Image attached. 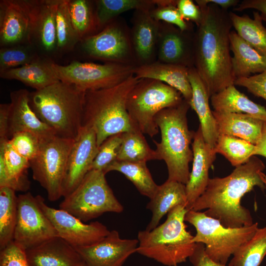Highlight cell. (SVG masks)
Returning <instances> with one entry per match:
<instances>
[{
    "mask_svg": "<svg viewBox=\"0 0 266 266\" xmlns=\"http://www.w3.org/2000/svg\"><path fill=\"white\" fill-rule=\"evenodd\" d=\"M199 7L202 19L195 31L194 67L210 98L234 85L230 40L233 26L228 10L213 4Z\"/></svg>",
    "mask_w": 266,
    "mask_h": 266,
    "instance_id": "6da1fadb",
    "label": "cell"
},
{
    "mask_svg": "<svg viewBox=\"0 0 266 266\" xmlns=\"http://www.w3.org/2000/svg\"><path fill=\"white\" fill-rule=\"evenodd\" d=\"M265 168L264 163L254 156L229 175L209 178L191 210L206 209L203 212L206 215L217 219L226 228L251 226L254 223L250 212L241 205V200L255 186L262 190L266 189L260 175Z\"/></svg>",
    "mask_w": 266,
    "mask_h": 266,
    "instance_id": "7a4b0ae2",
    "label": "cell"
},
{
    "mask_svg": "<svg viewBox=\"0 0 266 266\" xmlns=\"http://www.w3.org/2000/svg\"><path fill=\"white\" fill-rule=\"evenodd\" d=\"M139 80L133 74L113 87L85 92L82 126L94 131L99 147L111 135L135 130L127 111V101Z\"/></svg>",
    "mask_w": 266,
    "mask_h": 266,
    "instance_id": "3957f363",
    "label": "cell"
},
{
    "mask_svg": "<svg viewBox=\"0 0 266 266\" xmlns=\"http://www.w3.org/2000/svg\"><path fill=\"white\" fill-rule=\"evenodd\" d=\"M190 107L183 99L177 105L159 112L155 120L161 132V140H153L160 160L166 164L167 180L185 185L189 179V164L193 159L190 145L195 132L189 130L187 118Z\"/></svg>",
    "mask_w": 266,
    "mask_h": 266,
    "instance_id": "277c9868",
    "label": "cell"
},
{
    "mask_svg": "<svg viewBox=\"0 0 266 266\" xmlns=\"http://www.w3.org/2000/svg\"><path fill=\"white\" fill-rule=\"evenodd\" d=\"M85 92L62 81L30 93L37 117L58 136L74 139L82 127Z\"/></svg>",
    "mask_w": 266,
    "mask_h": 266,
    "instance_id": "5b68a950",
    "label": "cell"
},
{
    "mask_svg": "<svg viewBox=\"0 0 266 266\" xmlns=\"http://www.w3.org/2000/svg\"><path fill=\"white\" fill-rule=\"evenodd\" d=\"M188 210L178 205L168 213L166 220L150 231H140L137 235L136 252L163 265L175 266L193 253L197 243L187 231L185 216Z\"/></svg>",
    "mask_w": 266,
    "mask_h": 266,
    "instance_id": "8992f818",
    "label": "cell"
},
{
    "mask_svg": "<svg viewBox=\"0 0 266 266\" xmlns=\"http://www.w3.org/2000/svg\"><path fill=\"white\" fill-rule=\"evenodd\" d=\"M181 94L171 86L154 79H140L131 91L127 109L133 128L152 137L159 133L155 118L161 110L179 104Z\"/></svg>",
    "mask_w": 266,
    "mask_h": 266,
    "instance_id": "52a82bcc",
    "label": "cell"
},
{
    "mask_svg": "<svg viewBox=\"0 0 266 266\" xmlns=\"http://www.w3.org/2000/svg\"><path fill=\"white\" fill-rule=\"evenodd\" d=\"M185 221L195 228L193 242L205 245L207 256L217 263L225 266L231 256L250 239L258 228V223L237 228H226L217 219L207 216L203 212L193 210L187 211Z\"/></svg>",
    "mask_w": 266,
    "mask_h": 266,
    "instance_id": "ba28073f",
    "label": "cell"
},
{
    "mask_svg": "<svg viewBox=\"0 0 266 266\" xmlns=\"http://www.w3.org/2000/svg\"><path fill=\"white\" fill-rule=\"evenodd\" d=\"M105 174L91 170L79 185L64 199L60 208L83 222L99 217L104 213L123 212L124 207L108 185Z\"/></svg>",
    "mask_w": 266,
    "mask_h": 266,
    "instance_id": "9c48e42d",
    "label": "cell"
},
{
    "mask_svg": "<svg viewBox=\"0 0 266 266\" xmlns=\"http://www.w3.org/2000/svg\"><path fill=\"white\" fill-rule=\"evenodd\" d=\"M135 66L74 61L67 65L53 62L51 67L57 78L86 92L113 87L133 74Z\"/></svg>",
    "mask_w": 266,
    "mask_h": 266,
    "instance_id": "30bf717a",
    "label": "cell"
},
{
    "mask_svg": "<svg viewBox=\"0 0 266 266\" xmlns=\"http://www.w3.org/2000/svg\"><path fill=\"white\" fill-rule=\"evenodd\" d=\"M73 141L55 136L42 142L38 154L30 162L33 178L46 191L51 201L63 197L62 185Z\"/></svg>",
    "mask_w": 266,
    "mask_h": 266,
    "instance_id": "8fae6325",
    "label": "cell"
},
{
    "mask_svg": "<svg viewBox=\"0 0 266 266\" xmlns=\"http://www.w3.org/2000/svg\"><path fill=\"white\" fill-rule=\"evenodd\" d=\"M82 41L83 51L91 58L136 66L131 31L121 18H117L99 33Z\"/></svg>",
    "mask_w": 266,
    "mask_h": 266,
    "instance_id": "7c38bea8",
    "label": "cell"
},
{
    "mask_svg": "<svg viewBox=\"0 0 266 266\" xmlns=\"http://www.w3.org/2000/svg\"><path fill=\"white\" fill-rule=\"evenodd\" d=\"M58 233L30 192L17 197V222L13 241L25 250L53 237Z\"/></svg>",
    "mask_w": 266,
    "mask_h": 266,
    "instance_id": "4fadbf2b",
    "label": "cell"
},
{
    "mask_svg": "<svg viewBox=\"0 0 266 266\" xmlns=\"http://www.w3.org/2000/svg\"><path fill=\"white\" fill-rule=\"evenodd\" d=\"M38 0L0 2V43L2 47L31 44Z\"/></svg>",
    "mask_w": 266,
    "mask_h": 266,
    "instance_id": "5bb4252c",
    "label": "cell"
},
{
    "mask_svg": "<svg viewBox=\"0 0 266 266\" xmlns=\"http://www.w3.org/2000/svg\"><path fill=\"white\" fill-rule=\"evenodd\" d=\"M36 197L40 207L52 223L58 236L74 247L93 244L102 239L110 232L100 222L85 224L64 210L47 205L41 196L37 195Z\"/></svg>",
    "mask_w": 266,
    "mask_h": 266,
    "instance_id": "9a60e30c",
    "label": "cell"
},
{
    "mask_svg": "<svg viewBox=\"0 0 266 266\" xmlns=\"http://www.w3.org/2000/svg\"><path fill=\"white\" fill-rule=\"evenodd\" d=\"M99 149L94 131L82 126L68 155L62 185L63 197L70 194L91 170Z\"/></svg>",
    "mask_w": 266,
    "mask_h": 266,
    "instance_id": "2e32d148",
    "label": "cell"
},
{
    "mask_svg": "<svg viewBox=\"0 0 266 266\" xmlns=\"http://www.w3.org/2000/svg\"><path fill=\"white\" fill-rule=\"evenodd\" d=\"M138 245V239L122 238L113 230L98 242L75 248L87 266H122Z\"/></svg>",
    "mask_w": 266,
    "mask_h": 266,
    "instance_id": "e0dca14e",
    "label": "cell"
},
{
    "mask_svg": "<svg viewBox=\"0 0 266 266\" xmlns=\"http://www.w3.org/2000/svg\"><path fill=\"white\" fill-rule=\"evenodd\" d=\"M160 22L157 61L189 68L194 66L195 31H183L173 25Z\"/></svg>",
    "mask_w": 266,
    "mask_h": 266,
    "instance_id": "ac0fdd59",
    "label": "cell"
},
{
    "mask_svg": "<svg viewBox=\"0 0 266 266\" xmlns=\"http://www.w3.org/2000/svg\"><path fill=\"white\" fill-rule=\"evenodd\" d=\"M30 92L20 89L10 93L11 102L7 120L8 140L15 133L29 132L36 135L41 142L57 136L53 130L42 122L30 106Z\"/></svg>",
    "mask_w": 266,
    "mask_h": 266,
    "instance_id": "d6986e66",
    "label": "cell"
},
{
    "mask_svg": "<svg viewBox=\"0 0 266 266\" xmlns=\"http://www.w3.org/2000/svg\"><path fill=\"white\" fill-rule=\"evenodd\" d=\"M193 153V166L186 185L187 198L186 209L193 206L205 190L208 180L209 170L216 159V153L204 140L200 127L195 132L192 144Z\"/></svg>",
    "mask_w": 266,
    "mask_h": 266,
    "instance_id": "ffe728a7",
    "label": "cell"
},
{
    "mask_svg": "<svg viewBox=\"0 0 266 266\" xmlns=\"http://www.w3.org/2000/svg\"><path fill=\"white\" fill-rule=\"evenodd\" d=\"M160 23L149 11L135 10L130 31L136 66L156 62Z\"/></svg>",
    "mask_w": 266,
    "mask_h": 266,
    "instance_id": "44dd1931",
    "label": "cell"
},
{
    "mask_svg": "<svg viewBox=\"0 0 266 266\" xmlns=\"http://www.w3.org/2000/svg\"><path fill=\"white\" fill-rule=\"evenodd\" d=\"M30 266H78L82 261L75 247L56 236L26 250Z\"/></svg>",
    "mask_w": 266,
    "mask_h": 266,
    "instance_id": "7402d4cb",
    "label": "cell"
},
{
    "mask_svg": "<svg viewBox=\"0 0 266 266\" xmlns=\"http://www.w3.org/2000/svg\"><path fill=\"white\" fill-rule=\"evenodd\" d=\"M133 74L137 78H147L162 82L179 91L190 104L192 89L189 78V67L156 61L136 66Z\"/></svg>",
    "mask_w": 266,
    "mask_h": 266,
    "instance_id": "603a6c76",
    "label": "cell"
},
{
    "mask_svg": "<svg viewBox=\"0 0 266 266\" xmlns=\"http://www.w3.org/2000/svg\"><path fill=\"white\" fill-rule=\"evenodd\" d=\"M189 78L192 89L190 107L196 112L205 141L214 148L219 136L217 124L211 110L206 88L194 66L189 68Z\"/></svg>",
    "mask_w": 266,
    "mask_h": 266,
    "instance_id": "cb8c5ba5",
    "label": "cell"
},
{
    "mask_svg": "<svg viewBox=\"0 0 266 266\" xmlns=\"http://www.w3.org/2000/svg\"><path fill=\"white\" fill-rule=\"evenodd\" d=\"M30 161L21 155L8 140L0 142V187L26 191L30 186L27 176Z\"/></svg>",
    "mask_w": 266,
    "mask_h": 266,
    "instance_id": "d4e9b609",
    "label": "cell"
},
{
    "mask_svg": "<svg viewBox=\"0 0 266 266\" xmlns=\"http://www.w3.org/2000/svg\"><path fill=\"white\" fill-rule=\"evenodd\" d=\"M219 135H226L244 139L256 145L261 138L265 121L242 113L212 111Z\"/></svg>",
    "mask_w": 266,
    "mask_h": 266,
    "instance_id": "484cf974",
    "label": "cell"
},
{
    "mask_svg": "<svg viewBox=\"0 0 266 266\" xmlns=\"http://www.w3.org/2000/svg\"><path fill=\"white\" fill-rule=\"evenodd\" d=\"M150 200L147 208L151 211L152 217L146 229L148 231L157 227L163 217L175 207L183 205L186 207V185L167 179L162 185H159L155 194Z\"/></svg>",
    "mask_w": 266,
    "mask_h": 266,
    "instance_id": "4316f807",
    "label": "cell"
},
{
    "mask_svg": "<svg viewBox=\"0 0 266 266\" xmlns=\"http://www.w3.org/2000/svg\"><path fill=\"white\" fill-rule=\"evenodd\" d=\"M230 48L233 74L235 79L247 77L266 70V57L244 40L235 31L230 34Z\"/></svg>",
    "mask_w": 266,
    "mask_h": 266,
    "instance_id": "83f0119b",
    "label": "cell"
},
{
    "mask_svg": "<svg viewBox=\"0 0 266 266\" xmlns=\"http://www.w3.org/2000/svg\"><path fill=\"white\" fill-rule=\"evenodd\" d=\"M210 99L215 111L246 114L266 121V108L250 100L235 85L212 95Z\"/></svg>",
    "mask_w": 266,
    "mask_h": 266,
    "instance_id": "f1b7e54d",
    "label": "cell"
},
{
    "mask_svg": "<svg viewBox=\"0 0 266 266\" xmlns=\"http://www.w3.org/2000/svg\"><path fill=\"white\" fill-rule=\"evenodd\" d=\"M51 63L39 59L20 67L0 71V77L17 80L35 90H40L60 81L51 68Z\"/></svg>",
    "mask_w": 266,
    "mask_h": 266,
    "instance_id": "f546056e",
    "label": "cell"
},
{
    "mask_svg": "<svg viewBox=\"0 0 266 266\" xmlns=\"http://www.w3.org/2000/svg\"><path fill=\"white\" fill-rule=\"evenodd\" d=\"M60 0H38L33 37L45 52L57 49L56 13Z\"/></svg>",
    "mask_w": 266,
    "mask_h": 266,
    "instance_id": "4dcf8cb0",
    "label": "cell"
},
{
    "mask_svg": "<svg viewBox=\"0 0 266 266\" xmlns=\"http://www.w3.org/2000/svg\"><path fill=\"white\" fill-rule=\"evenodd\" d=\"M233 27L244 40L266 57V28L258 11L253 12V18L247 14L238 15L229 12Z\"/></svg>",
    "mask_w": 266,
    "mask_h": 266,
    "instance_id": "1f68e13d",
    "label": "cell"
},
{
    "mask_svg": "<svg viewBox=\"0 0 266 266\" xmlns=\"http://www.w3.org/2000/svg\"><path fill=\"white\" fill-rule=\"evenodd\" d=\"M98 30L103 29L121 14L130 10L150 11L155 0H98L94 1Z\"/></svg>",
    "mask_w": 266,
    "mask_h": 266,
    "instance_id": "d6a6232c",
    "label": "cell"
},
{
    "mask_svg": "<svg viewBox=\"0 0 266 266\" xmlns=\"http://www.w3.org/2000/svg\"><path fill=\"white\" fill-rule=\"evenodd\" d=\"M146 163L116 160L107 168L105 174L111 171L122 173L132 182L141 194L151 199L159 185L154 181Z\"/></svg>",
    "mask_w": 266,
    "mask_h": 266,
    "instance_id": "836d02e7",
    "label": "cell"
},
{
    "mask_svg": "<svg viewBox=\"0 0 266 266\" xmlns=\"http://www.w3.org/2000/svg\"><path fill=\"white\" fill-rule=\"evenodd\" d=\"M159 160V155L148 145L143 134L137 130L122 133L117 160L131 162H146Z\"/></svg>",
    "mask_w": 266,
    "mask_h": 266,
    "instance_id": "e575fe53",
    "label": "cell"
},
{
    "mask_svg": "<svg viewBox=\"0 0 266 266\" xmlns=\"http://www.w3.org/2000/svg\"><path fill=\"white\" fill-rule=\"evenodd\" d=\"M17 217V197L15 191L0 187V249L13 240Z\"/></svg>",
    "mask_w": 266,
    "mask_h": 266,
    "instance_id": "d590c367",
    "label": "cell"
},
{
    "mask_svg": "<svg viewBox=\"0 0 266 266\" xmlns=\"http://www.w3.org/2000/svg\"><path fill=\"white\" fill-rule=\"evenodd\" d=\"M266 254V227L258 228L253 237L233 253L228 266H259Z\"/></svg>",
    "mask_w": 266,
    "mask_h": 266,
    "instance_id": "8d00e7d4",
    "label": "cell"
},
{
    "mask_svg": "<svg viewBox=\"0 0 266 266\" xmlns=\"http://www.w3.org/2000/svg\"><path fill=\"white\" fill-rule=\"evenodd\" d=\"M214 150L236 167L245 164L255 156L256 145L239 138L219 135Z\"/></svg>",
    "mask_w": 266,
    "mask_h": 266,
    "instance_id": "74e56055",
    "label": "cell"
},
{
    "mask_svg": "<svg viewBox=\"0 0 266 266\" xmlns=\"http://www.w3.org/2000/svg\"><path fill=\"white\" fill-rule=\"evenodd\" d=\"M68 9L71 22L80 40L92 35V33L98 30L95 10L91 1L69 0Z\"/></svg>",
    "mask_w": 266,
    "mask_h": 266,
    "instance_id": "f35d334b",
    "label": "cell"
},
{
    "mask_svg": "<svg viewBox=\"0 0 266 266\" xmlns=\"http://www.w3.org/2000/svg\"><path fill=\"white\" fill-rule=\"evenodd\" d=\"M69 0H60L56 13L57 50L72 49L80 41L71 21L68 9Z\"/></svg>",
    "mask_w": 266,
    "mask_h": 266,
    "instance_id": "ab89813d",
    "label": "cell"
},
{
    "mask_svg": "<svg viewBox=\"0 0 266 266\" xmlns=\"http://www.w3.org/2000/svg\"><path fill=\"white\" fill-rule=\"evenodd\" d=\"M39 59L31 44L3 47L0 50V71L20 67Z\"/></svg>",
    "mask_w": 266,
    "mask_h": 266,
    "instance_id": "60d3db41",
    "label": "cell"
},
{
    "mask_svg": "<svg viewBox=\"0 0 266 266\" xmlns=\"http://www.w3.org/2000/svg\"><path fill=\"white\" fill-rule=\"evenodd\" d=\"M178 0H155V6L150 11L151 16L158 22L173 25L183 31L192 30L193 23L185 21L177 7Z\"/></svg>",
    "mask_w": 266,
    "mask_h": 266,
    "instance_id": "b9f144b4",
    "label": "cell"
},
{
    "mask_svg": "<svg viewBox=\"0 0 266 266\" xmlns=\"http://www.w3.org/2000/svg\"><path fill=\"white\" fill-rule=\"evenodd\" d=\"M122 136V133L111 135L102 143L93 161L91 170L101 171L105 174L107 168L117 160Z\"/></svg>",
    "mask_w": 266,
    "mask_h": 266,
    "instance_id": "7bdbcfd3",
    "label": "cell"
},
{
    "mask_svg": "<svg viewBox=\"0 0 266 266\" xmlns=\"http://www.w3.org/2000/svg\"><path fill=\"white\" fill-rule=\"evenodd\" d=\"M8 141L18 153L30 162L38 154L42 143L36 135L29 132L17 133Z\"/></svg>",
    "mask_w": 266,
    "mask_h": 266,
    "instance_id": "ee69618b",
    "label": "cell"
},
{
    "mask_svg": "<svg viewBox=\"0 0 266 266\" xmlns=\"http://www.w3.org/2000/svg\"><path fill=\"white\" fill-rule=\"evenodd\" d=\"M0 266H30L26 250L12 241L0 250Z\"/></svg>",
    "mask_w": 266,
    "mask_h": 266,
    "instance_id": "f6af8a7d",
    "label": "cell"
},
{
    "mask_svg": "<svg viewBox=\"0 0 266 266\" xmlns=\"http://www.w3.org/2000/svg\"><path fill=\"white\" fill-rule=\"evenodd\" d=\"M234 84L245 87L254 96L266 100V70L247 77L237 78Z\"/></svg>",
    "mask_w": 266,
    "mask_h": 266,
    "instance_id": "bcb514c9",
    "label": "cell"
},
{
    "mask_svg": "<svg viewBox=\"0 0 266 266\" xmlns=\"http://www.w3.org/2000/svg\"><path fill=\"white\" fill-rule=\"evenodd\" d=\"M177 7L182 18L186 21L198 25L202 19L200 7L192 0H178Z\"/></svg>",
    "mask_w": 266,
    "mask_h": 266,
    "instance_id": "7dc6e473",
    "label": "cell"
},
{
    "mask_svg": "<svg viewBox=\"0 0 266 266\" xmlns=\"http://www.w3.org/2000/svg\"><path fill=\"white\" fill-rule=\"evenodd\" d=\"M189 259L194 266H226L211 259L206 254L204 244L201 243H197L195 250Z\"/></svg>",
    "mask_w": 266,
    "mask_h": 266,
    "instance_id": "c3c4849f",
    "label": "cell"
},
{
    "mask_svg": "<svg viewBox=\"0 0 266 266\" xmlns=\"http://www.w3.org/2000/svg\"><path fill=\"white\" fill-rule=\"evenodd\" d=\"M247 9H254L260 11L263 20L266 21V0H244L233 10L240 12Z\"/></svg>",
    "mask_w": 266,
    "mask_h": 266,
    "instance_id": "681fc988",
    "label": "cell"
},
{
    "mask_svg": "<svg viewBox=\"0 0 266 266\" xmlns=\"http://www.w3.org/2000/svg\"><path fill=\"white\" fill-rule=\"evenodd\" d=\"M9 103L0 105V142L8 140L7 137V120Z\"/></svg>",
    "mask_w": 266,
    "mask_h": 266,
    "instance_id": "f907efd6",
    "label": "cell"
},
{
    "mask_svg": "<svg viewBox=\"0 0 266 266\" xmlns=\"http://www.w3.org/2000/svg\"><path fill=\"white\" fill-rule=\"evenodd\" d=\"M195 1L199 6L213 4L226 10L232 7H235L240 2L238 0H196Z\"/></svg>",
    "mask_w": 266,
    "mask_h": 266,
    "instance_id": "816d5d0a",
    "label": "cell"
},
{
    "mask_svg": "<svg viewBox=\"0 0 266 266\" xmlns=\"http://www.w3.org/2000/svg\"><path fill=\"white\" fill-rule=\"evenodd\" d=\"M255 155H261L266 158V121L264 123L261 138L256 145Z\"/></svg>",
    "mask_w": 266,
    "mask_h": 266,
    "instance_id": "f5cc1de1",
    "label": "cell"
},
{
    "mask_svg": "<svg viewBox=\"0 0 266 266\" xmlns=\"http://www.w3.org/2000/svg\"><path fill=\"white\" fill-rule=\"evenodd\" d=\"M260 175L261 179L262 180L263 182H264L266 187V175L263 172H261L260 173Z\"/></svg>",
    "mask_w": 266,
    "mask_h": 266,
    "instance_id": "db71d44e",
    "label": "cell"
},
{
    "mask_svg": "<svg viewBox=\"0 0 266 266\" xmlns=\"http://www.w3.org/2000/svg\"><path fill=\"white\" fill-rule=\"evenodd\" d=\"M78 266H87V265L83 261Z\"/></svg>",
    "mask_w": 266,
    "mask_h": 266,
    "instance_id": "11a10c76",
    "label": "cell"
},
{
    "mask_svg": "<svg viewBox=\"0 0 266 266\" xmlns=\"http://www.w3.org/2000/svg\"></svg>",
    "mask_w": 266,
    "mask_h": 266,
    "instance_id": "9f6ffc18",
    "label": "cell"
}]
</instances>
